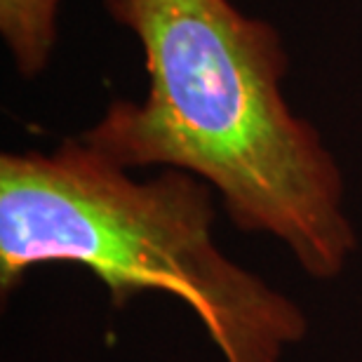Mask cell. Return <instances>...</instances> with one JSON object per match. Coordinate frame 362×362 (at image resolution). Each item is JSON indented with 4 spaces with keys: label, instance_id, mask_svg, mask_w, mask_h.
I'll use <instances>...</instances> for the list:
<instances>
[{
    "label": "cell",
    "instance_id": "7a4b0ae2",
    "mask_svg": "<svg viewBox=\"0 0 362 362\" xmlns=\"http://www.w3.org/2000/svg\"><path fill=\"white\" fill-rule=\"evenodd\" d=\"M214 191L181 170L134 179L81 136L49 153L0 156V292L40 266L69 264L108 289L113 308L146 292L184 301L223 362H282L308 315L214 240Z\"/></svg>",
    "mask_w": 362,
    "mask_h": 362
},
{
    "label": "cell",
    "instance_id": "3957f363",
    "mask_svg": "<svg viewBox=\"0 0 362 362\" xmlns=\"http://www.w3.org/2000/svg\"><path fill=\"white\" fill-rule=\"evenodd\" d=\"M62 0H0V35L21 78L33 81L47 69L57 45Z\"/></svg>",
    "mask_w": 362,
    "mask_h": 362
},
{
    "label": "cell",
    "instance_id": "6da1fadb",
    "mask_svg": "<svg viewBox=\"0 0 362 362\" xmlns=\"http://www.w3.org/2000/svg\"><path fill=\"white\" fill-rule=\"evenodd\" d=\"M104 10L139 40L148 90L111 101L81 139L125 170L202 179L238 230L275 238L308 278L337 280L358 230L337 158L282 92L278 28L230 0H104Z\"/></svg>",
    "mask_w": 362,
    "mask_h": 362
}]
</instances>
